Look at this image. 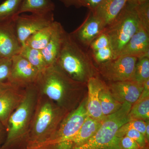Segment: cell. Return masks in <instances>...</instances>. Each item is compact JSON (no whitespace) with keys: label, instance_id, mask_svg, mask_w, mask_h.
<instances>
[{"label":"cell","instance_id":"8","mask_svg":"<svg viewBox=\"0 0 149 149\" xmlns=\"http://www.w3.org/2000/svg\"><path fill=\"white\" fill-rule=\"evenodd\" d=\"M54 21L53 12L19 15L16 16L15 19V29L21 47L25 45V42L30 36L50 26Z\"/></svg>","mask_w":149,"mask_h":149},{"label":"cell","instance_id":"18","mask_svg":"<svg viewBox=\"0 0 149 149\" xmlns=\"http://www.w3.org/2000/svg\"><path fill=\"white\" fill-rule=\"evenodd\" d=\"M127 3V0H103L93 13L106 28L119 15Z\"/></svg>","mask_w":149,"mask_h":149},{"label":"cell","instance_id":"39","mask_svg":"<svg viewBox=\"0 0 149 149\" xmlns=\"http://www.w3.org/2000/svg\"><path fill=\"white\" fill-rule=\"evenodd\" d=\"M25 149H44V148L43 147L38 146L27 147Z\"/></svg>","mask_w":149,"mask_h":149},{"label":"cell","instance_id":"40","mask_svg":"<svg viewBox=\"0 0 149 149\" xmlns=\"http://www.w3.org/2000/svg\"><path fill=\"white\" fill-rule=\"evenodd\" d=\"M141 149H149V146H146V147H144L143 148H142Z\"/></svg>","mask_w":149,"mask_h":149},{"label":"cell","instance_id":"12","mask_svg":"<svg viewBox=\"0 0 149 149\" xmlns=\"http://www.w3.org/2000/svg\"><path fill=\"white\" fill-rule=\"evenodd\" d=\"M15 18L0 22V58H12L19 54L21 50L15 29Z\"/></svg>","mask_w":149,"mask_h":149},{"label":"cell","instance_id":"15","mask_svg":"<svg viewBox=\"0 0 149 149\" xmlns=\"http://www.w3.org/2000/svg\"><path fill=\"white\" fill-rule=\"evenodd\" d=\"M66 32L60 22L54 21L49 41L45 48L41 50L48 67L56 63Z\"/></svg>","mask_w":149,"mask_h":149},{"label":"cell","instance_id":"24","mask_svg":"<svg viewBox=\"0 0 149 149\" xmlns=\"http://www.w3.org/2000/svg\"><path fill=\"white\" fill-rule=\"evenodd\" d=\"M130 120H139L146 121L149 118V97H139L133 105L128 115Z\"/></svg>","mask_w":149,"mask_h":149},{"label":"cell","instance_id":"35","mask_svg":"<svg viewBox=\"0 0 149 149\" xmlns=\"http://www.w3.org/2000/svg\"><path fill=\"white\" fill-rule=\"evenodd\" d=\"M85 7L89 10L90 11L93 13L102 2L103 0H83Z\"/></svg>","mask_w":149,"mask_h":149},{"label":"cell","instance_id":"26","mask_svg":"<svg viewBox=\"0 0 149 149\" xmlns=\"http://www.w3.org/2000/svg\"><path fill=\"white\" fill-rule=\"evenodd\" d=\"M149 79V56L138 58L132 81L143 85Z\"/></svg>","mask_w":149,"mask_h":149},{"label":"cell","instance_id":"2","mask_svg":"<svg viewBox=\"0 0 149 149\" xmlns=\"http://www.w3.org/2000/svg\"><path fill=\"white\" fill-rule=\"evenodd\" d=\"M38 94L35 84L25 88L23 100L9 118L6 127V138L1 149L27 148Z\"/></svg>","mask_w":149,"mask_h":149},{"label":"cell","instance_id":"36","mask_svg":"<svg viewBox=\"0 0 149 149\" xmlns=\"http://www.w3.org/2000/svg\"><path fill=\"white\" fill-rule=\"evenodd\" d=\"M7 130L5 126L0 122V147L2 146L6 138Z\"/></svg>","mask_w":149,"mask_h":149},{"label":"cell","instance_id":"23","mask_svg":"<svg viewBox=\"0 0 149 149\" xmlns=\"http://www.w3.org/2000/svg\"><path fill=\"white\" fill-rule=\"evenodd\" d=\"M19 54L22 56L40 72L48 67L45 58L40 50L36 49L26 45L22 47Z\"/></svg>","mask_w":149,"mask_h":149},{"label":"cell","instance_id":"28","mask_svg":"<svg viewBox=\"0 0 149 149\" xmlns=\"http://www.w3.org/2000/svg\"><path fill=\"white\" fill-rule=\"evenodd\" d=\"M90 53L93 61L99 65L115 58L114 53L111 46L90 52Z\"/></svg>","mask_w":149,"mask_h":149},{"label":"cell","instance_id":"41","mask_svg":"<svg viewBox=\"0 0 149 149\" xmlns=\"http://www.w3.org/2000/svg\"><path fill=\"white\" fill-rule=\"evenodd\" d=\"M1 147H0V149H1Z\"/></svg>","mask_w":149,"mask_h":149},{"label":"cell","instance_id":"31","mask_svg":"<svg viewBox=\"0 0 149 149\" xmlns=\"http://www.w3.org/2000/svg\"><path fill=\"white\" fill-rule=\"evenodd\" d=\"M11 64V58H0V85L9 82Z\"/></svg>","mask_w":149,"mask_h":149},{"label":"cell","instance_id":"3","mask_svg":"<svg viewBox=\"0 0 149 149\" xmlns=\"http://www.w3.org/2000/svg\"><path fill=\"white\" fill-rule=\"evenodd\" d=\"M70 112L39 93L27 147L38 146L46 143L53 136Z\"/></svg>","mask_w":149,"mask_h":149},{"label":"cell","instance_id":"20","mask_svg":"<svg viewBox=\"0 0 149 149\" xmlns=\"http://www.w3.org/2000/svg\"><path fill=\"white\" fill-rule=\"evenodd\" d=\"M55 5L52 0H22L19 15L24 13H45L53 12Z\"/></svg>","mask_w":149,"mask_h":149},{"label":"cell","instance_id":"21","mask_svg":"<svg viewBox=\"0 0 149 149\" xmlns=\"http://www.w3.org/2000/svg\"><path fill=\"white\" fill-rule=\"evenodd\" d=\"M99 99L102 111L105 116L114 113L122 106L123 104L113 98L104 82L99 93Z\"/></svg>","mask_w":149,"mask_h":149},{"label":"cell","instance_id":"11","mask_svg":"<svg viewBox=\"0 0 149 149\" xmlns=\"http://www.w3.org/2000/svg\"><path fill=\"white\" fill-rule=\"evenodd\" d=\"M25 94V88L9 82L0 85V122L6 128L9 118L21 104Z\"/></svg>","mask_w":149,"mask_h":149},{"label":"cell","instance_id":"34","mask_svg":"<svg viewBox=\"0 0 149 149\" xmlns=\"http://www.w3.org/2000/svg\"><path fill=\"white\" fill-rule=\"evenodd\" d=\"M67 8L74 7L77 8L85 7L83 0H59Z\"/></svg>","mask_w":149,"mask_h":149},{"label":"cell","instance_id":"22","mask_svg":"<svg viewBox=\"0 0 149 149\" xmlns=\"http://www.w3.org/2000/svg\"><path fill=\"white\" fill-rule=\"evenodd\" d=\"M54 22L50 26L43 28L30 36L25 42V45L40 50L45 49L50 39Z\"/></svg>","mask_w":149,"mask_h":149},{"label":"cell","instance_id":"19","mask_svg":"<svg viewBox=\"0 0 149 149\" xmlns=\"http://www.w3.org/2000/svg\"><path fill=\"white\" fill-rule=\"evenodd\" d=\"M102 120H95L88 115L76 135L70 139L73 148L84 143L92 138L100 127Z\"/></svg>","mask_w":149,"mask_h":149},{"label":"cell","instance_id":"13","mask_svg":"<svg viewBox=\"0 0 149 149\" xmlns=\"http://www.w3.org/2000/svg\"><path fill=\"white\" fill-rule=\"evenodd\" d=\"M104 28L102 22L89 11L83 23L70 34L79 45L88 50L92 42Z\"/></svg>","mask_w":149,"mask_h":149},{"label":"cell","instance_id":"30","mask_svg":"<svg viewBox=\"0 0 149 149\" xmlns=\"http://www.w3.org/2000/svg\"><path fill=\"white\" fill-rule=\"evenodd\" d=\"M109 46H111L109 37L103 32L94 39L91 43L89 49L90 52L97 50Z\"/></svg>","mask_w":149,"mask_h":149},{"label":"cell","instance_id":"9","mask_svg":"<svg viewBox=\"0 0 149 149\" xmlns=\"http://www.w3.org/2000/svg\"><path fill=\"white\" fill-rule=\"evenodd\" d=\"M86 104V101H84L70 111L62 121L53 136L42 145L64 142L75 136L88 116Z\"/></svg>","mask_w":149,"mask_h":149},{"label":"cell","instance_id":"7","mask_svg":"<svg viewBox=\"0 0 149 149\" xmlns=\"http://www.w3.org/2000/svg\"><path fill=\"white\" fill-rule=\"evenodd\" d=\"M138 58L130 56H120L99 65L98 70L110 82L131 80Z\"/></svg>","mask_w":149,"mask_h":149},{"label":"cell","instance_id":"1","mask_svg":"<svg viewBox=\"0 0 149 149\" xmlns=\"http://www.w3.org/2000/svg\"><path fill=\"white\" fill-rule=\"evenodd\" d=\"M83 84L73 80L55 63L40 72L35 85L39 94L70 112L75 109Z\"/></svg>","mask_w":149,"mask_h":149},{"label":"cell","instance_id":"38","mask_svg":"<svg viewBox=\"0 0 149 149\" xmlns=\"http://www.w3.org/2000/svg\"><path fill=\"white\" fill-rule=\"evenodd\" d=\"M146 122V135H145V138L146 140L149 143V120H147Z\"/></svg>","mask_w":149,"mask_h":149},{"label":"cell","instance_id":"37","mask_svg":"<svg viewBox=\"0 0 149 149\" xmlns=\"http://www.w3.org/2000/svg\"><path fill=\"white\" fill-rule=\"evenodd\" d=\"M149 1V0H127V2L133 5H137Z\"/></svg>","mask_w":149,"mask_h":149},{"label":"cell","instance_id":"29","mask_svg":"<svg viewBox=\"0 0 149 149\" xmlns=\"http://www.w3.org/2000/svg\"><path fill=\"white\" fill-rule=\"evenodd\" d=\"M134 6L141 26L149 33V1Z\"/></svg>","mask_w":149,"mask_h":149},{"label":"cell","instance_id":"5","mask_svg":"<svg viewBox=\"0 0 149 149\" xmlns=\"http://www.w3.org/2000/svg\"><path fill=\"white\" fill-rule=\"evenodd\" d=\"M132 106L124 102L117 111L104 117L100 127L92 138L72 149H121L120 138L116 134L123 125L130 121L128 115Z\"/></svg>","mask_w":149,"mask_h":149},{"label":"cell","instance_id":"33","mask_svg":"<svg viewBox=\"0 0 149 149\" xmlns=\"http://www.w3.org/2000/svg\"><path fill=\"white\" fill-rule=\"evenodd\" d=\"M120 145L121 149H141L139 144L127 136L120 138Z\"/></svg>","mask_w":149,"mask_h":149},{"label":"cell","instance_id":"16","mask_svg":"<svg viewBox=\"0 0 149 149\" xmlns=\"http://www.w3.org/2000/svg\"><path fill=\"white\" fill-rule=\"evenodd\" d=\"M104 81L97 77L89 78L87 82L88 88V99L86 109L88 115L95 120L102 121L105 116L102 111L99 93Z\"/></svg>","mask_w":149,"mask_h":149},{"label":"cell","instance_id":"4","mask_svg":"<svg viewBox=\"0 0 149 149\" xmlns=\"http://www.w3.org/2000/svg\"><path fill=\"white\" fill-rule=\"evenodd\" d=\"M56 63L73 80L84 83L96 76V69L91 54L66 32Z\"/></svg>","mask_w":149,"mask_h":149},{"label":"cell","instance_id":"27","mask_svg":"<svg viewBox=\"0 0 149 149\" xmlns=\"http://www.w3.org/2000/svg\"><path fill=\"white\" fill-rule=\"evenodd\" d=\"M130 129H134L139 131L145 136L146 135V122L142 120H130L123 125L118 130L116 136L121 138L125 135V133Z\"/></svg>","mask_w":149,"mask_h":149},{"label":"cell","instance_id":"6","mask_svg":"<svg viewBox=\"0 0 149 149\" xmlns=\"http://www.w3.org/2000/svg\"><path fill=\"white\" fill-rule=\"evenodd\" d=\"M141 27L135 6L127 3L119 15L103 31L109 37L115 58Z\"/></svg>","mask_w":149,"mask_h":149},{"label":"cell","instance_id":"32","mask_svg":"<svg viewBox=\"0 0 149 149\" xmlns=\"http://www.w3.org/2000/svg\"><path fill=\"white\" fill-rule=\"evenodd\" d=\"M125 136L134 140L139 144L141 148L148 146L149 143L147 142L145 136L137 130L130 129L125 133Z\"/></svg>","mask_w":149,"mask_h":149},{"label":"cell","instance_id":"25","mask_svg":"<svg viewBox=\"0 0 149 149\" xmlns=\"http://www.w3.org/2000/svg\"><path fill=\"white\" fill-rule=\"evenodd\" d=\"M22 0H5L0 4V22L13 19L19 15Z\"/></svg>","mask_w":149,"mask_h":149},{"label":"cell","instance_id":"17","mask_svg":"<svg viewBox=\"0 0 149 149\" xmlns=\"http://www.w3.org/2000/svg\"><path fill=\"white\" fill-rule=\"evenodd\" d=\"M124 55L138 58L149 56V33L143 27L130 38L118 56Z\"/></svg>","mask_w":149,"mask_h":149},{"label":"cell","instance_id":"14","mask_svg":"<svg viewBox=\"0 0 149 149\" xmlns=\"http://www.w3.org/2000/svg\"><path fill=\"white\" fill-rule=\"evenodd\" d=\"M113 98L123 104L127 102L133 105L141 96L143 86L132 80L110 82L107 85Z\"/></svg>","mask_w":149,"mask_h":149},{"label":"cell","instance_id":"10","mask_svg":"<svg viewBox=\"0 0 149 149\" xmlns=\"http://www.w3.org/2000/svg\"><path fill=\"white\" fill-rule=\"evenodd\" d=\"M11 60L9 83L23 88L36 83L40 71L20 55L14 56Z\"/></svg>","mask_w":149,"mask_h":149}]
</instances>
